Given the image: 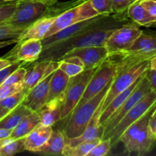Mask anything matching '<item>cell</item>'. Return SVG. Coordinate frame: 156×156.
I'll return each mask as SVG.
<instances>
[{"label": "cell", "instance_id": "1", "mask_svg": "<svg viewBox=\"0 0 156 156\" xmlns=\"http://www.w3.org/2000/svg\"><path fill=\"white\" fill-rule=\"evenodd\" d=\"M130 21L126 12L108 15L104 21L89 30L43 50L36 62L59 61L66 53L74 49L91 46H104L107 38L115 29L129 24Z\"/></svg>", "mask_w": 156, "mask_h": 156}, {"label": "cell", "instance_id": "2", "mask_svg": "<svg viewBox=\"0 0 156 156\" xmlns=\"http://www.w3.org/2000/svg\"><path fill=\"white\" fill-rule=\"evenodd\" d=\"M85 1L71 0L59 2L58 0H16L13 15L2 24L26 29L39 18L45 16L57 17L65 11Z\"/></svg>", "mask_w": 156, "mask_h": 156}, {"label": "cell", "instance_id": "3", "mask_svg": "<svg viewBox=\"0 0 156 156\" xmlns=\"http://www.w3.org/2000/svg\"><path fill=\"white\" fill-rule=\"evenodd\" d=\"M113 79L100 92L84 102L80 106L75 108L69 115L66 117V118H68L67 121L62 128V130H61L66 139L75 138L83 133L106 96Z\"/></svg>", "mask_w": 156, "mask_h": 156}, {"label": "cell", "instance_id": "4", "mask_svg": "<svg viewBox=\"0 0 156 156\" xmlns=\"http://www.w3.org/2000/svg\"><path fill=\"white\" fill-rule=\"evenodd\" d=\"M98 67L84 70L80 74L70 78L69 82L62 93L61 120L66 118L76 108L86 88L88 82Z\"/></svg>", "mask_w": 156, "mask_h": 156}, {"label": "cell", "instance_id": "5", "mask_svg": "<svg viewBox=\"0 0 156 156\" xmlns=\"http://www.w3.org/2000/svg\"><path fill=\"white\" fill-rule=\"evenodd\" d=\"M98 15H99V14L92 7L90 0H85L83 2L58 15L46 34L45 37L51 36L56 32L69 27L72 24L91 19Z\"/></svg>", "mask_w": 156, "mask_h": 156}, {"label": "cell", "instance_id": "6", "mask_svg": "<svg viewBox=\"0 0 156 156\" xmlns=\"http://www.w3.org/2000/svg\"><path fill=\"white\" fill-rule=\"evenodd\" d=\"M116 73H117V63L111 56H108L98 67L96 71L91 76L76 107L80 106L84 102L87 101L98 93L100 92L114 77Z\"/></svg>", "mask_w": 156, "mask_h": 156}, {"label": "cell", "instance_id": "7", "mask_svg": "<svg viewBox=\"0 0 156 156\" xmlns=\"http://www.w3.org/2000/svg\"><path fill=\"white\" fill-rule=\"evenodd\" d=\"M156 103V92L151 91L140 102L131 108L127 114L121 119L120 122L108 133L104 139H111V146L117 144L121 134L130 126L132 123L143 117L151 108ZM103 140V139H102Z\"/></svg>", "mask_w": 156, "mask_h": 156}, {"label": "cell", "instance_id": "8", "mask_svg": "<svg viewBox=\"0 0 156 156\" xmlns=\"http://www.w3.org/2000/svg\"><path fill=\"white\" fill-rule=\"evenodd\" d=\"M149 68V60L138 64L127 70L119 73L114 76L106 96L101 102L102 111L110 102L122 91L130 87L139 78L143 76Z\"/></svg>", "mask_w": 156, "mask_h": 156}, {"label": "cell", "instance_id": "9", "mask_svg": "<svg viewBox=\"0 0 156 156\" xmlns=\"http://www.w3.org/2000/svg\"><path fill=\"white\" fill-rule=\"evenodd\" d=\"M145 73L140 79V82L135 89L132 91L129 97L126 99L123 105L118 108L117 111L111 117V118L107 121V123L102 127L101 139L106 136L107 134L121 120V119L127 114L128 111L133 108L138 102H140L143 98L146 97L148 94L152 91L150 84L146 79Z\"/></svg>", "mask_w": 156, "mask_h": 156}, {"label": "cell", "instance_id": "10", "mask_svg": "<svg viewBox=\"0 0 156 156\" xmlns=\"http://www.w3.org/2000/svg\"><path fill=\"white\" fill-rule=\"evenodd\" d=\"M142 32L143 30L133 22L115 29L107 38L104 44L108 50V56L129 50Z\"/></svg>", "mask_w": 156, "mask_h": 156}, {"label": "cell", "instance_id": "11", "mask_svg": "<svg viewBox=\"0 0 156 156\" xmlns=\"http://www.w3.org/2000/svg\"><path fill=\"white\" fill-rule=\"evenodd\" d=\"M108 15H99L94 18H91V19L72 24L69 27L62 29V30L56 32L51 36L44 38V39L41 40L43 50L59 44V43L63 42V41L69 39V38L73 37L76 35L80 34L89 30L91 27H94L99 23L101 22L102 21H104Z\"/></svg>", "mask_w": 156, "mask_h": 156}, {"label": "cell", "instance_id": "12", "mask_svg": "<svg viewBox=\"0 0 156 156\" xmlns=\"http://www.w3.org/2000/svg\"><path fill=\"white\" fill-rule=\"evenodd\" d=\"M43 51L41 40L27 39L16 43L15 47L3 58L22 62H35Z\"/></svg>", "mask_w": 156, "mask_h": 156}, {"label": "cell", "instance_id": "13", "mask_svg": "<svg viewBox=\"0 0 156 156\" xmlns=\"http://www.w3.org/2000/svg\"><path fill=\"white\" fill-rule=\"evenodd\" d=\"M71 56L79 57L83 62L85 70H87L100 66V64L108 56V53L105 46H91L70 50L60 59Z\"/></svg>", "mask_w": 156, "mask_h": 156}, {"label": "cell", "instance_id": "14", "mask_svg": "<svg viewBox=\"0 0 156 156\" xmlns=\"http://www.w3.org/2000/svg\"><path fill=\"white\" fill-rule=\"evenodd\" d=\"M59 66V61H41L35 62L28 70L23 81V88L28 91L42 79L51 75Z\"/></svg>", "mask_w": 156, "mask_h": 156}, {"label": "cell", "instance_id": "15", "mask_svg": "<svg viewBox=\"0 0 156 156\" xmlns=\"http://www.w3.org/2000/svg\"><path fill=\"white\" fill-rule=\"evenodd\" d=\"M125 52L131 53L143 61L150 60L156 56V32L145 33L143 31L130 48Z\"/></svg>", "mask_w": 156, "mask_h": 156}, {"label": "cell", "instance_id": "16", "mask_svg": "<svg viewBox=\"0 0 156 156\" xmlns=\"http://www.w3.org/2000/svg\"><path fill=\"white\" fill-rule=\"evenodd\" d=\"M51 75L44 78L27 91L22 104L30 111L37 112L41 107L47 102L49 82L51 78Z\"/></svg>", "mask_w": 156, "mask_h": 156}, {"label": "cell", "instance_id": "17", "mask_svg": "<svg viewBox=\"0 0 156 156\" xmlns=\"http://www.w3.org/2000/svg\"><path fill=\"white\" fill-rule=\"evenodd\" d=\"M62 104V94L47 101L37 111L40 123L45 126H52L61 120V108Z\"/></svg>", "mask_w": 156, "mask_h": 156}, {"label": "cell", "instance_id": "18", "mask_svg": "<svg viewBox=\"0 0 156 156\" xmlns=\"http://www.w3.org/2000/svg\"><path fill=\"white\" fill-rule=\"evenodd\" d=\"M102 111L101 106H99L96 112L94 113V116L88 123V126H86L85 130L82 133L78 136L73 139H66V145L69 146H73L77 145L78 143H82L84 141H88L92 140L98 137L101 138L102 135V127L99 126V117Z\"/></svg>", "mask_w": 156, "mask_h": 156}, {"label": "cell", "instance_id": "19", "mask_svg": "<svg viewBox=\"0 0 156 156\" xmlns=\"http://www.w3.org/2000/svg\"><path fill=\"white\" fill-rule=\"evenodd\" d=\"M56 18L45 16L35 21L22 32L18 38V42L27 39H44Z\"/></svg>", "mask_w": 156, "mask_h": 156}, {"label": "cell", "instance_id": "20", "mask_svg": "<svg viewBox=\"0 0 156 156\" xmlns=\"http://www.w3.org/2000/svg\"><path fill=\"white\" fill-rule=\"evenodd\" d=\"M52 131V126H45L40 123L25 136L24 149L34 152L47 141Z\"/></svg>", "mask_w": 156, "mask_h": 156}, {"label": "cell", "instance_id": "21", "mask_svg": "<svg viewBox=\"0 0 156 156\" xmlns=\"http://www.w3.org/2000/svg\"><path fill=\"white\" fill-rule=\"evenodd\" d=\"M65 145L66 138L62 131L53 130L47 141L34 152L44 155H62Z\"/></svg>", "mask_w": 156, "mask_h": 156}, {"label": "cell", "instance_id": "22", "mask_svg": "<svg viewBox=\"0 0 156 156\" xmlns=\"http://www.w3.org/2000/svg\"><path fill=\"white\" fill-rule=\"evenodd\" d=\"M143 76H140L130 87H129L128 88H126L125 91H122L121 93L118 94V95L116 96L111 102H110L109 105L101 111L100 114V117H99V126L103 127L104 125L107 123L108 120L111 118V116L116 112V111L118 110V108L123 105V102L126 101V99L129 96V94L132 93V91L135 89V88L136 87V85H138V83L140 82V79L143 77Z\"/></svg>", "mask_w": 156, "mask_h": 156}, {"label": "cell", "instance_id": "23", "mask_svg": "<svg viewBox=\"0 0 156 156\" xmlns=\"http://www.w3.org/2000/svg\"><path fill=\"white\" fill-rule=\"evenodd\" d=\"M69 79L70 77H69L60 69H56L52 73L49 82V91L47 102L62 94L69 82Z\"/></svg>", "mask_w": 156, "mask_h": 156}, {"label": "cell", "instance_id": "24", "mask_svg": "<svg viewBox=\"0 0 156 156\" xmlns=\"http://www.w3.org/2000/svg\"><path fill=\"white\" fill-rule=\"evenodd\" d=\"M127 16L136 24L144 27L155 25L156 19L152 18L140 3V0L133 3L126 10Z\"/></svg>", "mask_w": 156, "mask_h": 156}, {"label": "cell", "instance_id": "25", "mask_svg": "<svg viewBox=\"0 0 156 156\" xmlns=\"http://www.w3.org/2000/svg\"><path fill=\"white\" fill-rule=\"evenodd\" d=\"M39 123L40 118L38 114L34 111H31L27 115L23 117L19 123L12 129L10 138L12 140L24 138L27 134L30 133L34 128Z\"/></svg>", "mask_w": 156, "mask_h": 156}, {"label": "cell", "instance_id": "26", "mask_svg": "<svg viewBox=\"0 0 156 156\" xmlns=\"http://www.w3.org/2000/svg\"><path fill=\"white\" fill-rule=\"evenodd\" d=\"M30 112L31 111L28 108L21 103L15 108L11 110L3 118L0 120V128L12 130L22 120L23 117Z\"/></svg>", "mask_w": 156, "mask_h": 156}, {"label": "cell", "instance_id": "27", "mask_svg": "<svg viewBox=\"0 0 156 156\" xmlns=\"http://www.w3.org/2000/svg\"><path fill=\"white\" fill-rule=\"evenodd\" d=\"M101 140V137L94 139L88 141H84L82 143H78L77 145L73 146H69L68 145H65L62 155L64 156H87L88 152L94 148V146L98 143V142Z\"/></svg>", "mask_w": 156, "mask_h": 156}, {"label": "cell", "instance_id": "28", "mask_svg": "<svg viewBox=\"0 0 156 156\" xmlns=\"http://www.w3.org/2000/svg\"><path fill=\"white\" fill-rule=\"evenodd\" d=\"M24 139L20 138L11 140L0 148V156H12L24 151Z\"/></svg>", "mask_w": 156, "mask_h": 156}, {"label": "cell", "instance_id": "29", "mask_svg": "<svg viewBox=\"0 0 156 156\" xmlns=\"http://www.w3.org/2000/svg\"><path fill=\"white\" fill-rule=\"evenodd\" d=\"M27 93V91L23 88L20 91H18V92L15 93V94H12V95L9 96V97L0 101V107L7 110V111H10L11 110L15 108L18 105L22 103L23 100L25 98Z\"/></svg>", "mask_w": 156, "mask_h": 156}, {"label": "cell", "instance_id": "30", "mask_svg": "<svg viewBox=\"0 0 156 156\" xmlns=\"http://www.w3.org/2000/svg\"><path fill=\"white\" fill-rule=\"evenodd\" d=\"M58 68L60 69L63 73H65L70 78L74 77V76L80 74L81 73H82L85 70L84 66L69 62V61L65 60V59L59 60V66H58Z\"/></svg>", "mask_w": 156, "mask_h": 156}, {"label": "cell", "instance_id": "31", "mask_svg": "<svg viewBox=\"0 0 156 156\" xmlns=\"http://www.w3.org/2000/svg\"><path fill=\"white\" fill-rule=\"evenodd\" d=\"M25 29L9 24H0V41L18 38Z\"/></svg>", "mask_w": 156, "mask_h": 156}, {"label": "cell", "instance_id": "32", "mask_svg": "<svg viewBox=\"0 0 156 156\" xmlns=\"http://www.w3.org/2000/svg\"><path fill=\"white\" fill-rule=\"evenodd\" d=\"M111 139H103L88 152L87 156H105L108 155L111 149Z\"/></svg>", "mask_w": 156, "mask_h": 156}, {"label": "cell", "instance_id": "33", "mask_svg": "<svg viewBox=\"0 0 156 156\" xmlns=\"http://www.w3.org/2000/svg\"><path fill=\"white\" fill-rule=\"evenodd\" d=\"M26 73H27V69L22 66L18 67L17 69L12 72L3 82L2 85H15V84H19L23 83L24 77H25Z\"/></svg>", "mask_w": 156, "mask_h": 156}, {"label": "cell", "instance_id": "34", "mask_svg": "<svg viewBox=\"0 0 156 156\" xmlns=\"http://www.w3.org/2000/svg\"><path fill=\"white\" fill-rule=\"evenodd\" d=\"M16 7V1L0 2V24L5 22L13 15Z\"/></svg>", "mask_w": 156, "mask_h": 156}, {"label": "cell", "instance_id": "35", "mask_svg": "<svg viewBox=\"0 0 156 156\" xmlns=\"http://www.w3.org/2000/svg\"><path fill=\"white\" fill-rule=\"evenodd\" d=\"M90 2L99 15H111L113 13L111 0H90Z\"/></svg>", "mask_w": 156, "mask_h": 156}, {"label": "cell", "instance_id": "36", "mask_svg": "<svg viewBox=\"0 0 156 156\" xmlns=\"http://www.w3.org/2000/svg\"><path fill=\"white\" fill-rule=\"evenodd\" d=\"M23 83L0 85V101L23 89Z\"/></svg>", "mask_w": 156, "mask_h": 156}, {"label": "cell", "instance_id": "37", "mask_svg": "<svg viewBox=\"0 0 156 156\" xmlns=\"http://www.w3.org/2000/svg\"><path fill=\"white\" fill-rule=\"evenodd\" d=\"M138 0H111L113 13L126 12L128 8Z\"/></svg>", "mask_w": 156, "mask_h": 156}, {"label": "cell", "instance_id": "38", "mask_svg": "<svg viewBox=\"0 0 156 156\" xmlns=\"http://www.w3.org/2000/svg\"><path fill=\"white\" fill-rule=\"evenodd\" d=\"M23 63H24V62H21V61H16V62H14L13 64L10 65L9 66L6 67V68L1 70V71H0V85L3 83L5 79L12 72L15 71V69H17L18 67L21 66Z\"/></svg>", "mask_w": 156, "mask_h": 156}, {"label": "cell", "instance_id": "39", "mask_svg": "<svg viewBox=\"0 0 156 156\" xmlns=\"http://www.w3.org/2000/svg\"><path fill=\"white\" fill-rule=\"evenodd\" d=\"M140 3L146 12L156 19V0H140Z\"/></svg>", "mask_w": 156, "mask_h": 156}, {"label": "cell", "instance_id": "40", "mask_svg": "<svg viewBox=\"0 0 156 156\" xmlns=\"http://www.w3.org/2000/svg\"><path fill=\"white\" fill-rule=\"evenodd\" d=\"M149 127L151 136L155 142L156 141V106L149 119Z\"/></svg>", "mask_w": 156, "mask_h": 156}, {"label": "cell", "instance_id": "41", "mask_svg": "<svg viewBox=\"0 0 156 156\" xmlns=\"http://www.w3.org/2000/svg\"><path fill=\"white\" fill-rule=\"evenodd\" d=\"M145 75H146V79H148L149 84H150L152 90L156 92V71L149 68L146 70Z\"/></svg>", "mask_w": 156, "mask_h": 156}, {"label": "cell", "instance_id": "42", "mask_svg": "<svg viewBox=\"0 0 156 156\" xmlns=\"http://www.w3.org/2000/svg\"><path fill=\"white\" fill-rule=\"evenodd\" d=\"M18 60H12V59H5V58H0V71L2 70L3 69L6 68V67L9 66L10 65L13 64L14 62H15Z\"/></svg>", "mask_w": 156, "mask_h": 156}, {"label": "cell", "instance_id": "43", "mask_svg": "<svg viewBox=\"0 0 156 156\" xmlns=\"http://www.w3.org/2000/svg\"><path fill=\"white\" fill-rule=\"evenodd\" d=\"M18 42V38H15V39H9V40H5V41H0V49L3 48V47H8L12 44H16Z\"/></svg>", "mask_w": 156, "mask_h": 156}, {"label": "cell", "instance_id": "44", "mask_svg": "<svg viewBox=\"0 0 156 156\" xmlns=\"http://www.w3.org/2000/svg\"><path fill=\"white\" fill-rule=\"evenodd\" d=\"M12 131V130H11V129L0 128V140H3V139H6L10 137Z\"/></svg>", "mask_w": 156, "mask_h": 156}, {"label": "cell", "instance_id": "45", "mask_svg": "<svg viewBox=\"0 0 156 156\" xmlns=\"http://www.w3.org/2000/svg\"><path fill=\"white\" fill-rule=\"evenodd\" d=\"M149 69L156 71V56L149 60Z\"/></svg>", "mask_w": 156, "mask_h": 156}, {"label": "cell", "instance_id": "46", "mask_svg": "<svg viewBox=\"0 0 156 156\" xmlns=\"http://www.w3.org/2000/svg\"><path fill=\"white\" fill-rule=\"evenodd\" d=\"M9 112V111H7V110L4 109L3 108L0 107V120H1L2 118H3V117H4Z\"/></svg>", "mask_w": 156, "mask_h": 156}, {"label": "cell", "instance_id": "47", "mask_svg": "<svg viewBox=\"0 0 156 156\" xmlns=\"http://www.w3.org/2000/svg\"><path fill=\"white\" fill-rule=\"evenodd\" d=\"M4 2H12V1H16V0H2Z\"/></svg>", "mask_w": 156, "mask_h": 156}, {"label": "cell", "instance_id": "48", "mask_svg": "<svg viewBox=\"0 0 156 156\" xmlns=\"http://www.w3.org/2000/svg\"><path fill=\"white\" fill-rule=\"evenodd\" d=\"M4 2V1H2V0H0V2Z\"/></svg>", "mask_w": 156, "mask_h": 156}, {"label": "cell", "instance_id": "49", "mask_svg": "<svg viewBox=\"0 0 156 156\" xmlns=\"http://www.w3.org/2000/svg\"><path fill=\"white\" fill-rule=\"evenodd\" d=\"M156 143V141H155V142H154V143Z\"/></svg>", "mask_w": 156, "mask_h": 156}]
</instances>
